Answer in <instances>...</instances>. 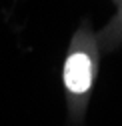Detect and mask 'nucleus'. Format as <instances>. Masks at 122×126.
Instances as JSON below:
<instances>
[{
  "instance_id": "1",
  "label": "nucleus",
  "mask_w": 122,
  "mask_h": 126,
  "mask_svg": "<svg viewBox=\"0 0 122 126\" xmlns=\"http://www.w3.org/2000/svg\"><path fill=\"white\" fill-rule=\"evenodd\" d=\"M100 68V48L92 22L84 18L68 42L62 62V86L68 118L74 126H80L90 104Z\"/></svg>"
},
{
  "instance_id": "2",
  "label": "nucleus",
  "mask_w": 122,
  "mask_h": 126,
  "mask_svg": "<svg viewBox=\"0 0 122 126\" xmlns=\"http://www.w3.org/2000/svg\"><path fill=\"white\" fill-rule=\"evenodd\" d=\"M96 40L100 54H112L122 48V4L116 6L114 16L96 32Z\"/></svg>"
},
{
  "instance_id": "3",
  "label": "nucleus",
  "mask_w": 122,
  "mask_h": 126,
  "mask_svg": "<svg viewBox=\"0 0 122 126\" xmlns=\"http://www.w3.org/2000/svg\"><path fill=\"white\" fill-rule=\"evenodd\" d=\"M112 2H114V4L118 6V4H122V0H112Z\"/></svg>"
}]
</instances>
